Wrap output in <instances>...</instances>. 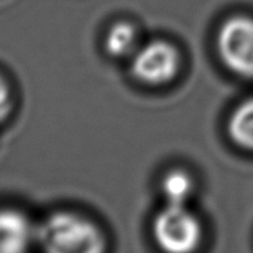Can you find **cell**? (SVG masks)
<instances>
[{
  "instance_id": "6da1fadb",
  "label": "cell",
  "mask_w": 253,
  "mask_h": 253,
  "mask_svg": "<svg viewBox=\"0 0 253 253\" xmlns=\"http://www.w3.org/2000/svg\"><path fill=\"white\" fill-rule=\"evenodd\" d=\"M42 253H105L104 233L94 222L74 211L52 212L36 227Z\"/></svg>"
},
{
  "instance_id": "7a4b0ae2",
  "label": "cell",
  "mask_w": 253,
  "mask_h": 253,
  "mask_svg": "<svg viewBox=\"0 0 253 253\" xmlns=\"http://www.w3.org/2000/svg\"><path fill=\"white\" fill-rule=\"evenodd\" d=\"M153 236L164 253H193L202 242L203 230L185 204H166L153 222Z\"/></svg>"
},
{
  "instance_id": "3957f363",
  "label": "cell",
  "mask_w": 253,
  "mask_h": 253,
  "mask_svg": "<svg viewBox=\"0 0 253 253\" xmlns=\"http://www.w3.org/2000/svg\"><path fill=\"white\" fill-rule=\"evenodd\" d=\"M216 45L220 59L230 71L253 78V18H227L218 32Z\"/></svg>"
},
{
  "instance_id": "277c9868",
  "label": "cell",
  "mask_w": 253,
  "mask_h": 253,
  "mask_svg": "<svg viewBox=\"0 0 253 253\" xmlns=\"http://www.w3.org/2000/svg\"><path fill=\"white\" fill-rule=\"evenodd\" d=\"M180 68V55L174 45L164 40L150 41L133 53L131 72L147 84H164L176 77Z\"/></svg>"
},
{
  "instance_id": "5b68a950",
  "label": "cell",
  "mask_w": 253,
  "mask_h": 253,
  "mask_svg": "<svg viewBox=\"0 0 253 253\" xmlns=\"http://www.w3.org/2000/svg\"><path fill=\"white\" fill-rule=\"evenodd\" d=\"M36 241V226L21 210L0 209V253H28Z\"/></svg>"
},
{
  "instance_id": "8992f818",
  "label": "cell",
  "mask_w": 253,
  "mask_h": 253,
  "mask_svg": "<svg viewBox=\"0 0 253 253\" xmlns=\"http://www.w3.org/2000/svg\"><path fill=\"white\" fill-rule=\"evenodd\" d=\"M227 131L234 143L242 149L253 150V98L245 99L233 110Z\"/></svg>"
},
{
  "instance_id": "52a82bcc",
  "label": "cell",
  "mask_w": 253,
  "mask_h": 253,
  "mask_svg": "<svg viewBox=\"0 0 253 253\" xmlns=\"http://www.w3.org/2000/svg\"><path fill=\"white\" fill-rule=\"evenodd\" d=\"M136 30L131 23L117 22L108 30L105 37V49L110 56L123 57L136 49Z\"/></svg>"
},
{
  "instance_id": "ba28073f",
  "label": "cell",
  "mask_w": 253,
  "mask_h": 253,
  "mask_svg": "<svg viewBox=\"0 0 253 253\" xmlns=\"http://www.w3.org/2000/svg\"><path fill=\"white\" fill-rule=\"evenodd\" d=\"M161 189L166 199V203L184 206L193 192L192 177L184 170H171L164 177L161 182Z\"/></svg>"
},
{
  "instance_id": "9c48e42d",
  "label": "cell",
  "mask_w": 253,
  "mask_h": 253,
  "mask_svg": "<svg viewBox=\"0 0 253 253\" xmlns=\"http://www.w3.org/2000/svg\"><path fill=\"white\" fill-rule=\"evenodd\" d=\"M14 93L8 79L0 72V124L6 123L14 109Z\"/></svg>"
}]
</instances>
